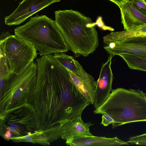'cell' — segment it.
<instances>
[{"instance_id": "6da1fadb", "label": "cell", "mask_w": 146, "mask_h": 146, "mask_svg": "<svg viewBox=\"0 0 146 146\" xmlns=\"http://www.w3.org/2000/svg\"><path fill=\"white\" fill-rule=\"evenodd\" d=\"M35 87L27 103L34 108L40 130L57 127L81 117L90 104L72 82L69 70L52 54L36 59Z\"/></svg>"}, {"instance_id": "30bf717a", "label": "cell", "mask_w": 146, "mask_h": 146, "mask_svg": "<svg viewBox=\"0 0 146 146\" xmlns=\"http://www.w3.org/2000/svg\"><path fill=\"white\" fill-rule=\"evenodd\" d=\"M112 57L110 55L107 61L102 64L98 79L94 82L95 90L93 104L95 109L105 103L112 89L111 87L114 77L111 68Z\"/></svg>"}, {"instance_id": "8992f818", "label": "cell", "mask_w": 146, "mask_h": 146, "mask_svg": "<svg viewBox=\"0 0 146 146\" xmlns=\"http://www.w3.org/2000/svg\"><path fill=\"white\" fill-rule=\"evenodd\" d=\"M1 135L7 141L40 131L33 108L27 103L0 114Z\"/></svg>"}, {"instance_id": "8fae6325", "label": "cell", "mask_w": 146, "mask_h": 146, "mask_svg": "<svg viewBox=\"0 0 146 146\" xmlns=\"http://www.w3.org/2000/svg\"><path fill=\"white\" fill-rule=\"evenodd\" d=\"M54 57L61 64L68 70L78 76L88 88H95L94 80L93 77L87 73L80 63L72 56L64 52L54 54Z\"/></svg>"}, {"instance_id": "9a60e30c", "label": "cell", "mask_w": 146, "mask_h": 146, "mask_svg": "<svg viewBox=\"0 0 146 146\" xmlns=\"http://www.w3.org/2000/svg\"><path fill=\"white\" fill-rule=\"evenodd\" d=\"M146 37V24L133 27L128 30L111 32L104 36L103 42L106 45L110 43L119 42L133 37Z\"/></svg>"}, {"instance_id": "5b68a950", "label": "cell", "mask_w": 146, "mask_h": 146, "mask_svg": "<svg viewBox=\"0 0 146 146\" xmlns=\"http://www.w3.org/2000/svg\"><path fill=\"white\" fill-rule=\"evenodd\" d=\"M37 69L33 61L20 75L11 74L0 90V114L27 103L35 87Z\"/></svg>"}, {"instance_id": "ac0fdd59", "label": "cell", "mask_w": 146, "mask_h": 146, "mask_svg": "<svg viewBox=\"0 0 146 146\" xmlns=\"http://www.w3.org/2000/svg\"><path fill=\"white\" fill-rule=\"evenodd\" d=\"M127 142L131 144L146 145V133L131 137Z\"/></svg>"}, {"instance_id": "5bb4252c", "label": "cell", "mask_w": 146, "mask_h": 146, "mask_svg": "<svg viewBox=\"0 0 146 146\" xmlns=\"http://www.w3.org/2000/svg\"><path fill=\"white\" fill-rule=\"evenodd\" d=\"M67 145L72 146H120L129 144L118 137L108 138L102 137L87 136L75 137L66 140Z\"/></svg>"}, {"instance_id": "9c48e42d", "label": "cell", "mask_w": 146, "mask_h": 146, "mask_svg": "<svg viewBox=\"0 0 146 146\" xmlns=\"http://www.w3.org/2000/svg\"><path fill=\"white\" fill-rule=\"evenodd\" d=\"M104 49L113 57L115 55H133L146 59V37H135L109 43Z\"/></svg>"}, {"instance_id": "2e32d148", "label": "cell", "mask_w": 146, "mask_h": 146, "mask_svg": "<svg viewBox=\"0 0 146 146\" xmlns=\"http://www.w3.org/2000/svg\"><path fill=\"white\" fill-rule=\"evenodd\" d=\"M11 140L15 143L27 142L45 145L50 144L46 135L41 130L30 135L13 138Z\"/></svg>"}, {"instance_id": "44dd1931", "label": "cell", "mask_w": 146, "mask_h": 146, "mask_svg": "<svg viewBox=\"0 0 146 146\" xmlns=\"http://www.w3.org/2000/svg\"><path fill=\"white\" fill-rule=\"evenodd\" d=\"M115 3L118 6L123 4L126 0H109Z\"/></svg>"}, {"instance_id": "52a82bcc", "label": "cell", "mask_w": 146, "mask_h": 146, "mask_svg": "<svg viewBox=\"0 0 146 146\" xmlns=\"http://www.w3.org/2000/svg\"><path fill=\"white\" fill-rule=\"evenodd\" d=\"M0 46L3 49L12 73L19 75L33 61L37 49L32 44L8 32L2 33Z\"/></svg>"}, {"instance_id": "3957f363", "label": "cell", "mask_w": 146, "mask_h": 146, "mask_svg": "<svg viewBox=\"0 0 146 146\" xmlns=\"http://www.w3.org/2000/svg\"><path fill=\"white\" fill-rule=\"evenodd\" d=\"M114 120L112 128L133 122L146 121V94L140 89H112L105 103L94 111Z\"/></svg>"}, {"instance_id": "277c9868", "label": "cell", "mask_w": 146, "mask_h": 146, "mask_svg": "<svg viewBox=\"0 0 146 146\" xmlns=\"http://www.w3.org/2000/svg\"><path fill=\"white\" fill-rule=\"evenodd\" d=\"M14 31L15 35L33 45L41 56L70 50L55 20L45 15L31 18Z\"/></svg>"}, {"instance_id": "603a6c76", "label": "cell", "mask_w": 146, "mask_h": 146, "mask_svg": "<svg viewBox=\"0 0 146 146\" xmlns=\"http://www.w3.org/2000/svg\"><path fill=\"white\" fill-rule=\"evenodd\" d=\"M144 1L145 2V3L146 4V0H144Z\"/></svg>"}, {"instance_id": "e0dca14e", "label": "cell", "mask_w": 146, "mask_h": 146, "mask_svg": "<svg viewBox=\"0 0 146 146\" xmlns=\"http://www.w3.org/2000/svg\"><path fill=\"white\" fill-rule=\"evenodd\" d=\"M119 56L123 59L129 68L146 72V59L129 54H123Z\"/></svg>"}, {"instance_id": "7a4b0ae2", "label": "cell", "mask_w": 146, "mask_h": 146, "mask_svg": "<svg viewBox=\"0 0 146 146\" xmlns=\"http://www.w3.org/2000/svg\"><path fill=\"white\" fill-rule=\"evenodd\" d=\"M55 21L70 50L76 56L86 57L99 45L96 26L91 18L72 9L55 11Z\"/></svg>"}, {"instance_id": "7402d4cb", "label": "cell", "mask_w": 146, "mask_h": 146, "mask_svg": "<svg viewBox=\"0 0 146 146\" xmlns=\"http://www.w3.org/2000/svg\"><path fill=\"white\" fill-rule=\"evenodd\" d=\"M140 0V1H142V2H143V3L146 4L144 0Z\"/></svg>"}, {"instance_id": "ba28073f", "label": "cell", "mask_w": 146, "mask_h": 146, "mask_svg": "<svg viewBox=\"0 0 146 146\" xmlns=\"http://www.w3.org/2000/svg\"><path fill=\"white\" fill-rule=\"evenodd\" d=\"M60 0H23L16 9L5 17V22L9 26L18 25L27 19L51 4Z\"/></svg>"}, {"instance_id": "d6986e66", "label": "cell", "mask_w": 146, "mask_h": 146, "mask_svg": "<svg viewBox=\"0 0 146 146\" xmlns=\"http://www.w3.org/2000/svg\"><path fill=\"white\" fill-rule=\"evenodd\" d=\"M96 25H97L100 29L104 30H108L113 31L114 30L113 28L106 25L102 21V17L101 16H99L98 17L95 22L92 23L91 24V26L92 27L95 26Z\"/></svg>"}, {"instance_id": "ffe728a7", "label": "cell", "mask_w": 146, "mask_h": 146, "mask_svg": "<svg viewBox=\"0 0 146 146\" xmlns=\"http://www.w3.org/2000/svg\"><path fill=\"white\" fill-rule=\"evenodd\" d=\"M101 124L104 126H107L110 124L113 125L114 122L113 119L111 117L106 114H103Z\"/></svg>"}, {"instance_id": "4fadbf2b", "label": "cell", "mask_w": 146, "mask_h": 146, "mask_svg": "<svg viewBox=\"0 0 146 146\" xmlns=\"http://www.w3.org/2000/svg\"><path fill=\"white\" fill-rule=\"evenodd\" d=\"M93 124L90 122L84 123L81 117L68 120L62 125L61 138L66 140L75 137L93 136L89 131V127Z\"/></svg>"}, {"instance_id": "7c38bea8", "label": "cell", "mask_w": 146, "mask_h": 146, "mask_svg": "<svg viewBox=\"0 0 146 146\" xmlns=\"http://www.w3.org/2000/svg\"><path fill=\"white\" fill-rule=\"evenodd\" d=\"M118 6L120 10L121 23L125 30H129L135 26L146 24V16L129 0H126Z\"/></svg>"}]
</instances>
